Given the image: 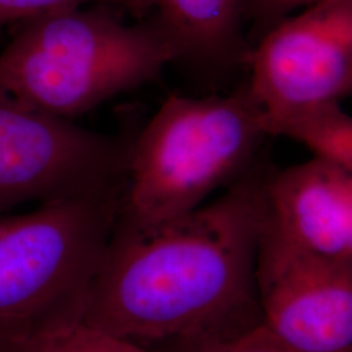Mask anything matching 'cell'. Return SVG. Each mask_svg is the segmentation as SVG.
I'll list each match as a JSON object with an SVG mask.
<instances>
[{
  "mask_svg": "<svg viewBox=\"0 0 352 352\" xmlns=\"http://www.w3.org/2000/svg\"><path fill=\"white\" fill-rule=\"evenodd\" d=\"M223 343L222 340L209 337H189L167 340L148 349L153 352H222Z\"/></svg>",
  "mask_w": 352,
  "mask_h": 352,
  "instance_id": "15",
  "label": "cell"
},
{
  "mask_svg": "<svg viewBox=\"0 0 352 352\" xmlns=\"http://www.w3.org/2000/svg\"><path fill=\"white\" fill-rule=\"evenodd\" d=\"M265 215L307 251L352 260V171L314 155L265 176Z\"/></svg>",
  "mask_w": 352,
  "mask_h": 352,
  "instance_id": "8",
  "label": "cell"
},
{
  "mask_svg": "<svg viewBox=\"0 0 352 352\" xmlns=\"http://www.w3.org/2000/svg\"><path fill=\"white\" fill-rule=\"evenodd\" d=\"M0 352H153L84 320H76L0 342Z\"/></svg>",
  "mask_w": 352,
  "mask_h": 352,
  "instance_id": "10",
  "label": "cell"
},
{
  "mask_svg": "<svg viewBox=\"0 0 352 352\" xmlns=\"http://www.w3.org/2000/svg\"><path fill=\"white\" fill-rule=\"evenodd\" d=\"M129 145L42 113L0 87V215L124 188Z\"/></svg>",
  "mask_w": 352,
  "mask_h": 352,
  "instance_id": "5",
  "label": "cell"
},
{
  "mask_svg": "<svg viewBox=\"0 0 352 352\" xmlns=\"http://www.w3.org/2000/svg\"><path fill=\"white\" fill-rule=\"evenodd\" d=\"M82 6H109L142 20V0H0V26L21 23L43 13Z\"/></svg>",
  "mask_w": 352,
  "mask_h": 352,
  "instance_id": "12",
  "label": "cell"
},
{
  "mask_svg": "<svg viewBox=\"0 0 352 352\" xmlns=\"http://www.w3.org/2000/svg\"><path fill=\"white\" fill-rule=\"evenodd\" d=\"M244 81L270 138L283 123L352 96V0H327L270 28L248 51Z\"/></svg>",
  "mask_w": 352,
  "mask_h": 352,
  "instance_id": "6",
  "label": "cell"
},
{
  "mask_svg": "<svg viewBox=\"0 0 352 352\" xmlns=\"http://www.w3.org/2000/svg\"><path fill=\"white\" fill-rule=\"evenodd\" d=\"M120 10L82 6L21 21L0 52V87L56 118L72 120L140 88L174 64L161 32Z\"/></svg>",
  "mask_w": 352,
  "mask_h": 352,
  "instance_id": "3",
  "label": "cell"
},
{
  "mask_svg": "<svg viewBox=\"0 0 352 352\" xmlns=\"http://www.w3.org/2000/svg\"><path fill=\"white\" fill-rule=\"evenodd\" d=\"M261 322L302 352H352V260L307 251L266 215L256 257Z\"/></svg>",
  "mask_w": 352,
  "mask_h": 352,
  "instance_id": "7",
  "label": "cell"
},
{
  "mask_svg": "<svg viewBox=\"0 0 352 352\" xmlns=\"http://www.w3.org/2000/svg\"><path fill=\"white\" fill-rule=\"evenodd\" d=\"M274 136L294 140L322 158L352 171V116L340 103L294 118L279 126Z\"/></svg>",
  "mask_w": 352,
  "mask_h": 352,
  "instance_id": "11",
  "label": "cell"
},
{
  "mask_svg": "<svg viewBox=\"0 0 352 352\" xmlns=\"http://www.w3.org/2000/svg\"><path fill=\"white\" fill-rule=\"evenodd\" d=\"M264 183L251 168L184 215L151 226L116 222L82 320L144 347L189 337L228 342L260 324Z\"/></svg>",
  "mask_w": 352,
  "mask_h": 352,
  "instance_id": "1",
  "label": "cell"
},
{
  "mask_svg": "<svg viewBox=\"0 0 352 352\" xmlns=\"http://www.w3.org/2000/svg\"><path fill=\"white\" fill-rule=\"evenodd\" d=\"M351 97H352V96H351Z\"/></svg>",
  "mask_w": 352,
  "mask_h": 352,
  "instance_id": "16",
  "label": "cell"
},
{
  "mask_svg": "<svg viewBox=\"0 0 352 352\" xmlns=\"http://www.w3.org/2000/svg\"><path fill=\"white\" fill-rule=\"evenodd\" d=\"M222 352H302L274 334L263 322L223 343Z\"/></svg>",
  "mask_w": 352,
  "mask_h": 352,
  "instance_id": "14",
  "label": "cell"
},
{
  "mask_svg": "<svg viewBox=\"0 0 352 352\" xmlns=\"http://www.w3.org/2000/svg\"><path fill=\"white\" fill-rule=\"evenodd\" d=\"M321 1L327 0H244L245 23H251L250 47L283 19Z\"/></svg>",
  "mask_w": 352,
  "mask_h": 352,
  "instance_id": "13",
  "label": "cell"
},
{
  "mask_svg": "<svg viewBox=\"0 0 352 352\" xmlns=\"http://www.w3.org/2000/svg\"><path fill=\"white\" fill-rule=\"evenodd\" d=\"M142 20L170 45L174 64L208 88L245 68L244 0H142Z\"/></svg>",
  "mask_w": 352,
  "mask_h": 352,
  "instance_id": "9",
  "label": "cell"
},
{
  "mask_svg": "<svg viewBox=\"0 0 352 352\" xmlns=\"http://www.w3.org/2000/svg\"><path fill=\"white\" fill-rule=\"evenodd\" d=\"M123 189L0 215V342L82 320Z\"/></svg>",
  "mask_w": 352,
  "mask_h": 352,
  "instance_id": "4",
  "label": "cell"
},
{
  "mask_svg": "<svg viewBox=\"0 0 352 352\" xmlns=\"http://www.w3.org/2000/svg\"><path fill=\"white\" fill-rule=\"evenodd\" d=\"M267 138L245 82L226 93L168 94L131 141L116 222L151 226L200 208L251 170Z\"/></svg>",
  "mask_w": 352,
  "mask_h": 352,
  "instance_id": "2",
  "label": "cell"
}]
</instances>
